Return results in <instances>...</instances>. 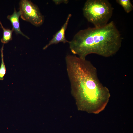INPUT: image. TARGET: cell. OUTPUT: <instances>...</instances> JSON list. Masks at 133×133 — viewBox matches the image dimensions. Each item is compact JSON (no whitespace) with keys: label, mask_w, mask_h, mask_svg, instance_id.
<instances>
[{"label":"cell","mask_w":133,"mask_h":133,"mask_svg":"<svg viewBox=\"0 0 133 133\" xmlns=\"http://www.w3.org/2000/svg\"><path fill=\"white\" fill-rule=\"evenodd\" d=\"M65 61L72 92L80 108L94 114L103 111L110 94L99 79L96 68L86 59L75 55H67Z\"/></svg>","instance_id":"1"},{"label":"cell","mask_w":133,"mask_h":133,"mask_svg":"<svg viewBox=\"0 0 133 133\" xmlns=\"http://www.w3.org/2000/svg\"><path fill=\"white\" fill-rule=\"evenodd\" d=\"M122 37L114 22L100 27H89L80 30L68 43L72 53L85 59L95 54L105 57L116 54L121 47Z\"/></svg>","instance_id":"2"},{"label":"cell","mask_w":133,"mask_h":133,"mask_svg":"<svg viewBox=\"0 0 133 133\" xmlns=\"http://www.w3.org/2000/svg\"><path fill=\"white\" fill-rule=\"evenodd\" d=\"M83 15L95 27L107 24L112 15L113 8L107 0H88L83 8Z\"/></svg>","instance_id":"3"},{"label":"cell","mask_w":133,"mask_h":133,"mask_svg":"<svg viewBox=\"0 0 133 133\" xmlns=\"http://www.w3.org/2000/svg\"><path fill=\"white\" fill-rule=\"evenodd\" d=\"M19 5L22 19L36 27L39 26L43 24L44 17L37 5L28 0H20Z\"/></svg>","instance_id":"4"},{"label":"cell","mask_w":133,"mask_h":133,"mask_svg":"<svg viewBox=\"0 0 133 133\" xmlns=\"http://www.w3.org/2000/svg\"><path fill=\"white\" fill-rule=\"evenodd\" d=\"M72 15L71 14L68 15L65 23L59 30L53 36L52 38L43 48L45 50L50 46L54 44H56L59 42H62L64 43H68L69 41L66 38L65 33L67 29L69 19Z\"/></svg>","instance_id":"5"},{"label":"cell","mask_w":133,"mask_h":133,"mask_svg":"<svg viewBox=\"0 0 133 133\" xmlns=\"http://www.w3.org/2000/svg\"><path fill=\"white\" fill-rule=\"evenodd\" d=\"M20 15V11L17 12L15 8L13 14L11 15H8L7 18L11 23L13 27L12 29L16 34H21L27 38L29 39V38L24 34L20 29L19 18Z\"/></svg>","instance_id":"6"},{"label":"cell","mask_w":133,"mask_h":133,"mask_svg":"<svg viewBox=\"0 0 133 133\" xmlns=\"http://www.w3.org/2000/svg\"><path fill=\"white\" fill-rule=\"evenodd\" d=\"M0 24L3 31V37L1 39V41L3 44L7 43L12 40V34L14 31L12 29L10 30L4 28L0 20Z\"/></svg>","instance_id":"7"},{"label":"cell","mask_w":133,"mask_h":133,"mask_svg":"<svg viewBox=\"0 0 133 133\" xmlns=\"http://www.w3.org/2000/svg\"><path fill=\"white\" fill-rule=\"evenodd\" d=\"M116 2L123 8L125 12L129 13L133 9V6L130 0H117Z\"/></svg>","instance_id":"8"},{"label":"cell","mask_w":133,"mask_h":133,"mask_svg":"<svg viewBox=\"0 0 133 133\" xmlns=\"http://www.w3.org/2000/svg\"><path fill=\"white\" fill-rule=\"evenodd\" d=\"M4 45L3 44L1 49V63L0 67V80H3L4 79V77L6 71V68L5 64L3 58V50Z\"/></svg>","instance_id":"9"},{"label":"cell","mask_w":133,"mask_h":133,"mask_svg":"<svg viewBox=\"0 0 133 133\" xmlns=\"http://www.w3.org/2000/svg\"><path fill=\"white\" fill-rule=\"evenodd\" d=\"M52 1L56 5L63 3L66 4L68 2V0H53Z\"/></svg>","instance_id":"10"}]
</instances>
